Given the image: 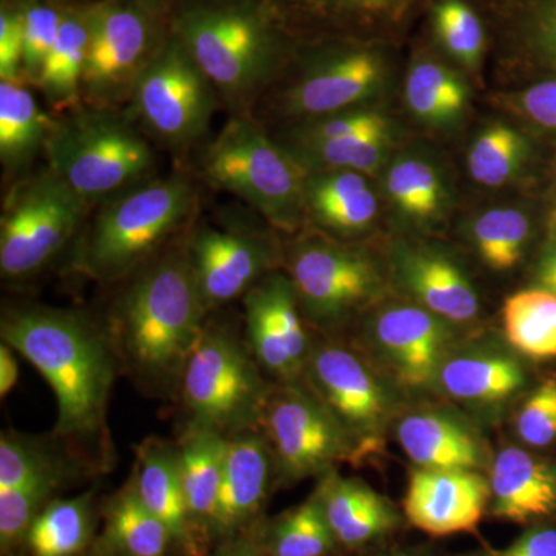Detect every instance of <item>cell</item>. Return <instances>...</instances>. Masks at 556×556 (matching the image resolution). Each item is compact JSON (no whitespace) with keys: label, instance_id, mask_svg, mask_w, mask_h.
Segmentation results:
<instances>
[{"label":"cell","instance_id":"7a4b0ae2","mask_svg":"<svg viewBox=\"0 0 556 556\" xmlns=\"http://www.w3.org/2000/svg\"><path fill=\"white\" fill-rule=\"evenodd\" d=\"M207 311L188 251H170L134 274L108 328L121 367L156 393L178 390Z\"/></svg>","mask_w":556,"mask_h":556},{"label":"cell","instance_id":"9f6ffc18","mask_svg":"<svg viewBox=\"0 0 556 556\" xmlns=\"http://www.w3.org/2000/svg\"><path fill=\"white\" fill-rule=\"evenodd\" d=\"M555 212H556V208H555Z\"/></svg>","mask_w":556,"mask_h":556},{"label":"cell","instance_id":"11a10c76","mask_svg":"<svg viewBox=\"0 0 556 556\" xmlns=\"http://www.w3.org/2000/svg\"><path fill=\"white\" fill-rule=\"evenodd\" d=\"M79 556H104L101 555L100 552L97 551V548L91 547L89 552H86V554L79 555Z\"/></svg>","mask_w":556,"mask_h":556},{"label":"cell","instance_id":"1f68e13d","mask_svg":"<svg viewBox=\"0 0 556 556\" xmlns=\"http://www.w3.org/2000/svg\"><path fill=\"white\" fill-rule=\"evenodd\" d=\"M470 101L466 80L434 60L413 62L405 79V102L412 115L427 126L444 129L464 118Z\"/></svg>","mask_w":556,"mask_h":556},{"label":"cell","instance_id":"f1b7e54d","mask_svg":"<svg viewBox=\"0 0 556 556\" xmlns=\"http://www.w3.org/2000/svg\"><path fill=\"white\" fill-rule=\"evenodd\" d=\"M94 548L104 556H181L174 536L137 495L131 481L101 504Z\"/></svg>","mask_w":556,"mask_h":556},{"label":"cell","instance_id":"83f0119b","mask_svg":"<svg viewBox=\"0 0 556 556\" xmlns=\"http://www.w3.org/2000/svg\"><path fill=\"white\" fill-rule=\"evenodd\" d=\"M383 186L397 217L409 228H437L447 217L452 186L441 163L428 153H399L386 167Z\"/></svg>","mask_w":556,"mask_h":556},{"label":"cell","instance_id":"bcb514c9","mask_svg":"<svg viewBox=\"0 0 556 556\" xmlns=\"http://www.w3.org/2000/svg\"><path fill=\"white\" fill-rule=\"evenodd\" d=\"M24 27L21 14L2 10L0 13V79H24Z\"/></svg>","mask_w":556,"mask_h":556},{"label":"cell","instance_id":"9a60e30c","mask_svg":"<svg viewBox=\"0 0 556 556\" xmlns=\"http://www.w3.org/2000/svg\"><path fill=\"white\" fill-rule=\"evenodd\" d=\"M525 356L495 339H466L439 368L433 393L477 419L495 420L530 390Z\"/></svg>","mask_w":556,"mask_h":556},{"label":"cell","instance_id":"ffe728a7","mask_svg":"<svg viewBox=\"0 0 556 556\" xmlns=\"http://www.w3.org/2000/svg\"><path fill=\"white\" fill-rule=\"evenodd\" d=\"M276 486V460L265 434L254 430L229 437L218 496V543L254 530Z\"/></svg>","mask_w":556,"mask_h":556},{"label":"cell","instance_id":"4dcf8cb0","mask_svg":"<svg viewBox=\"0 0 556 556\" xmlns=\"http://www.w3.org/2000/svg\"><path fill=\"white\" fill-rule=\"evenodd\" d=\"M54 119L40 109L24 80L0 83V160L7 170L30 164L46 146Z\"/></svg>","mask_w":556,"mask_h":556},{"label":"cell","instance_id":"816d5d0a","mask_svg":"<svg viewBox=\"0 0 556 556\" xmlns=\"http://www.w3.org/2000/svg\"><path fill=\"white\" fill-rule=\"evenodd\" d=\"M16 351L7 343L0 345V396L7 397L20 380V364Z\"/></svg>","mask_w":556,"mask_h":556},{"label":"cell","instance_id":"484cf974","mask_svg":"<svg viewBox=\"0 0 556 556\" xmlns=\"http://www.w3.org/2000/svg\"><path fill=\"white\" fill-rule=\"evenodd\" d=\"M228 437L188 424L177 444L179 478L190 521L204 551L218 543L217 511Z\"/></svg>","mask_w":556,"mask_h":556},{"label":"cell","instance_id":"f907efd6","mask_svg":"<svg viewBox=\"0 0 556 556\" xmlns=\"http://www.w3.org/2000/svg\"><path fill=\"white\" fill-rule=\"evenodd\" d=\"M206 556H269L263 547L257 533V527L251 532L226 538L215 544Z\"/></svg>","mask_w":556,"mask_h":556},{"label":"cell","instance_id":"d4e9b609","mask_svg":"<svg viewBox=\"0 0 556 556\" xmlns=\"http://www.w3.org/2000/svg\"><path fill=\"white\" fill-rule=\"evenodd\" d=\"M139 500L169 529L181 556H206L190 521L181 478L177 444L148 438L135 448L130 478Z\"/></svg>","mask_w":556,"mask_h":556},{"label":"cell","instance_id":"6da1fadb","mask_svg":"<svg viewBox=\"0 0 556 556\" xmlns=\"http://www.w3.org/2000/svg\"><path fill=\"white\" fill-rule=\"evenodd\" d=\"M0 334L53 390L54 437L76 445L97 442L108 457L109 399L119 364L108 331L78 311L21 306L7 311Z\"/></svg>","mask_w":556,"mask_h":556},{"label":"cell","instance_id":"30bf717a","mask_svg":"<svg viewBox=\"0 0 556 556\" xmlns=\"http://www.w3.org/2000/svg\"><path fill=\"white\" fill-rule=\"evenodd\" d=\"M90 204L53 170L20 182L0 218V270L7 278L35 276L78 233Z\"/></svg>","mask_w":556,"mask_h":556},{"label":"cell","instance_id":"db71d44e","mask_svg":"<svg viewBox=\"0 0 556 556\" xmlns=\"http://www.w3.org/2000/svg\"><path fill=\"white\" fill-rule=\"evenodd\" d=\"M345 2L351 3V5L361 7L364 10L376 11L386 7L391 0H345Z\"/></svg>","mask_w":556,"mask_h":556},{"label":"cell","instance_id":"cb8c5ba5","mask_svg":"<svg viewBox=\"0 0 556 556\" xmlns=\"http://www.w3.org/2000/svg\"><path fill=\"white\" fill-rule=\"evenodd\" d=\"M314 493L342 552L361 554L402 525V515L390 500L361 479L340 477L338 470L318 478Z\"/></svg>","mask_w":556,"mask_h":556},{"label":"cell","instance_id":"7c38bea8","mask_svg":"<svg viewBox=\"0 0 556 556\" xmlns=\"http://www.w3.org/2000/svg\"><path fill=\"white\" fill-rule=\"evenodd\" d=\"M217 90L185 47H172L139 73L131 101L146 129L166 144L186 148L204 137Z\"/></svg>","mask_w":556,"mask_h":556},{"label":"cell","instance_id":"d590c367","mask_svg":"<svg viewBox=\"0 0 556 556\" xmlns=\"http://www.w3.org/2000/svg\"><path fill=\"white\" fill-rule=\"evenodd\" d=\"M504 338L532 361L556 358V295L532 287L508 295L503 306Z\"/></svg>","mask_w":556,"mask_h":556},{"label":"cell","instance_id":"ee69618b","mask_svg":"<svg viewBox=\"0 0 556 556\" xmlns=\"http://www.w3.org/2000/svg\"><path fill=\"white\" fill-rule=\"evenodd\" d=\"M22 16L24 27V78L36 84L47 54L50 53L64 21L60 11L47 5L28 7Z\"/></svg>","mask_w":556,"mask_h":556},{"label":"cell","instance_id":"b9f144b4","mask_svg":"<svg viewBox=\"0 0 556 556\" xmlns=\"http://www.w3.org/2000/svg\"><path fill=\"white\" fill-rule=\"evenodd\" d=\"M515 431L522 444L547 448L556 442V376L538 382L519 401Z\"/></svg>","mask_w":556,"mask_h":556},{"label":"cell","instance_id":"681fc988","mask_svg":"<svg viewBox=\"0 0 556 556\" xmlns=\"http://www.w3.org/2000/svg\"><path fill=\"white\" fill-rule=\"evenodd\" d=\"M533 40L536 49L556 62V0H543L533 21Z\"/></svg>","mask_w":556,"mask_h":556},{"label":"cell","instance_id":"ba28073f","mask_svg":"<svg viewBox=\"0 0 556 556\" xmlns=\"http://www.w3.org/2000/svg\"><path fill=\"white\" fill-rule=\"evenodd\" d=\"M303 382L345 430L358 463L382 453L404 393L356 345L331 336L314 339Z\"/></svg>","mask_w":556,"mask_h":556},{"label":"cell","instance_id":"836d02e7","mask_svg":"<svg viewBox=\"0 0 556 556\" xmlns=\"http://www.w3.org/2000/svg\"><path fill=\"white\" fill-rule=\"evenodd\" d=\"M257 533L269 556H339L342 552L316 493L276 518H263Z\"/></svg>","mask_w":556,"mask_h":556},{"label":"cell","instance_id":"603a6c76","mask_svg":"<svg viewBox=\"0 0 556 556\" xmlns=\"http://www.w3.org/2000/svg\"><path fill=\"white\" fill-rule=\"evenodd\" d=\"M489 515L533 526L556 517V463L529 450H500L490 463Z\"/></svg>","mask_w":556,"mask_h":556},{"label":"cell","instance_id":"74e56055","mask_svg":"<svg viewBox=\"0 0 556 556\" xmlns=\"http://www.w3.org/2000/svg\"><path fill=\"white\" fill-rule=\"evenodd\" d=\"M529 156L530 144L521 131L501 121L486 124L468 149V175L482 188L501 189L515 181Z\"/></svg>","mask_w":556,"mask_h":556},{"label":"cell","instance_id":"8fae6325","mask_svg":"<svg viewBox=\"0 0 556 556\" xmlns=\"http://www.w3.org/2000/svg\"><path fill=\"white\" fill-rule=\"evenodd\" d=\"M260 431L276 460L277 485L321 478L339 464H361L345 430L305 382L273 387Z\"/></svg>","mask_w":556,"mask_h":556},{"label":"cell","instance_id":"ac0fdd59","mask_svg":"<svg viewBox=\"0 0 556 556\" xmlns=\"http://www.w3.org/2000/svg\"><path fill=\"white\" fill-rule=\"evenodd\" d=\"M89 24L84 93L100 105L130 97L139 73L148 65V22L138 11L105 7L89 14Z\"/></svg>","mask_w":556,"mask_h":556},{"label":"cell","instance_id":"f35d334b","mask_svg":"<svg viewBox=\"0 0 556 556\" xmlns=\"http://www.w3.org/2000/svg\"><path fill=\"white\" fill-rule=\"evenodd\" d=\"M72 471L64 457L38 438L14 431H3L0 437V490L16 489L43 478L70 481Z\"/></svg>","mask_w":556,"mask_h":556},{"label":"cell","instance_id":"f5cc1de1","mask_svg":"<svg viewBox=\"0 0 556 556\" xmlns=\"http://www.w3.org/2000/svg\"><path fill=\"white\" fill-rule=\"evenodd\" d=\"M358 556H437L433 552L426 548H393V551L375 552V554H364Z\"/></svg>","mask_w":556,"mask_h":556},{"label":"cell","instance_id":"9c48e42d","mask_svg":"<svg viewBox=\"0 0 556 556\" xmlns=\"http://www.w3.org/2000/svg\"><path fill=\"white\" fill-rule=\"evenodd\" d=\"M464 328L412 300H386L362 321L358 350L404 394L433 393L442 362Z\"/></svg>","mask_w":556,"mask_h":556},{"label":"cell","instance_id":"7bdbcfd3","mask_svg":"<svg viewBox=\"0 0 556 556\" xmlns=\"http://www.w3.org/2000/svg\"><path fill=\"white\" fill-rule=\"evenodd\" d=\"M387 127H391V124L382 113L375 110L351 109L306 121L292 134L289 146L316 144Z\"/></svg>","mask_w":556,"mask_h":556},{"label":"cell","instance_id":"8992f818","mask_svg":"<svg viewBox=\"0 0 556 556\" xmlns=\"http://www.w3.org/2000/svg\"><path fill=\"white\" fill-rule=\"evenodd\" d=\"M201 167L211 185L239 197L274 228L292 232L306 215V172L244 116H236L219 130L204 150Z\"/></svg>","mask_w":556,"mask_h":556},{"label":"cell","instance_id":"4fadbf2b","mask_svg":"<svg viewBox=\"0 0 556 556\" xmlns=\"http://www.w3.org/2000/svg\"><path fill=\"white\" fill-rule=\"evenodd\" d=\"M182 47L219 97L241 105L263 86L269 47L257 20L241 11H199L181 24Z\"/></svg>","mask_w":556,"mask_h":556},{"label":"cell","instance_id":"c3c4849f","mask_svg":"<svg viewBox=\"0 0 556 556\" xmlns=\"http://www.w3.org/2000/svg\"><path fill=\"white\" fill-rule=\"evenodd\" d=\"M533 287L547 289L556 295V212L548 219L546 239L533 266Z\"/></svg>","mask_w":556,"mask_h":556},{"label":"cell","instance_id":"4316f807","mask_svg":"<svg viewBox=\"0 0 556 556\" xmlns=\"http://www.w3.org/2000/svg\"><path fill=\"white\" fill-rule=\"evenodd\" d=\"M306 217L320 232L350 239L367 232L379 215V200L367 175L350 170L306 172Z\"/></svg>","mask_w":556,"mask_h":556},{"label":"cell","instance_id":"7402d4cb","mask_svg":"<svg viewBox=\"0 0 556 556\" xmlns=\"http://www.w3.org/2000/svg\"><path fill=\"white\" fill-rule=\"evenodd\" d=\"M387 68L371 51H350L314 65L288 90V113L305 121L357 109L386 86Z\"/></svg>","mask_w":556,"mask_h":556},{"label":"cell","instance_id":"5b68a950","mask_svg":"<svg viewBox=\"0 0 556 556\" xmlns=\"http://www.w3.org/2000/svg\"><path fill=\"white\" fill-rule=\"evenodd\" d=\"M273 387L247 342L228 328L206 321L177 391L189 415L188 424L229 438L260 430Z\"/></svg>","mask_w":556,"mask_h":556},{"label":"cell","instance_id":"277c9868","mask_svg":"<svg viewBox=\"0 0 556 556\" xmlns=\"http://www.w3.org/2000/svg\"><path fill=\"white\" fill-rule=\"evenodd\" d=\"M283 265L309 327L331 338L386 302L391 285L378 258L324 232L295 240Z\"/></svg>","mask_w":556,"mask_h":556},{"label":"cell","instance_id":"e575fe53","mask_svg":"<svg viewBox=\"0 0 556 556\" xmlns=\"http://www.w3.org/2000/svg\"><path fill=\"white\" fill-rule=\"evenodd\" d=\"M533 237V223L525 208L493 206L468 223L467 239L486 268L510 273L526 257Z\"/></svg>","mask_w":556,"mask_h":556},{"label":"cell","instance_id":"e0dca14e","mask_svg":"<svg viewBox=\"0 0 556 556\" xmlns=\"http://www.w3.org/2000/svg\"><path fill=\"white\" fill-rule=\"evenodd\" d=\"M391 287L457 327L478 320L481 298L459 260L448 251L420 241L399 240L387 263Z\"/></svg>","mask_w":556,"mask_h":556},{"label":"cell","instance_id":"d6986e66","mask_svg":"<svg viewBox=\"0 0 556 556\" xmlns=\"http://www.w3.org/2000/svg\"><path fill=\"white\" fill-rule=\"evenodd\" d=\"M490 484L481 471L413 468L404 497L405 519L427 535L470 533L489 514Z\"/></svg>","mask_w":556,"mask_h":556},{"label":"cell","instance_id":"ab89813d","mask_svg":"<svg viewBox=\"0 0 556 556\" xmlns=\"http://www.w3.org/2000/svg\"><path fill=\"white\" fill-rule=\"evenodd\" d=\"M68 479L53 477L0 490V554L20 555L28 530Z\"/></svg>","mask_w":556,"mask_h":556},{"label":"cell","instance_id":"3957f363","mask_svg":"<svg viewBox=\"0 0 556 556\" xmlns=\"http://www.w3.org/2000/svg\"><path fill=\"white\" fill-rule=\"evenodd\" d=\"M193 190L155 179L112 197L76 243L73 268L101 283L134 276L188 222Z\"/></svg>","mask_w":556,"mask_h":556},{"label":"cell","instance_id":"44dd1931","mask_svg":"<svg viewBox=\"0 0 556 556\" xmlns=\"http://www.w3.org/2000/svg\"><path fill=\"white\" fill-rule=\"evenodd\" d=\"M394 431L417 468L481 471L492 463L478 428L452 408L424 405L401 413Z\"/></svg>","mask_w":556,"mask_h":556},{"label":"cell","instance_id":"60d3db41","mask_svg":"<svg viewBox=\"0 0 556 556\" xmlns=\"http://www.w3.org/2000/svg\"><path fill=\"white\" fill-rule=\"evenodd\" d=\"M434 28L442 46L467 68L478 67L484 51V30L463 0H442L434 9Z\"/></svg>","mask_w":556,"mask_h":556},{"label":"cell","instance_id":"f546056e","mask_svg":"<svg viewBox=\"0 0 556 556\" xmlns=\"http://www.w3.org/2000/svg\"><path fill=\"white\" fill-rule=\"evenodd\" d=\"M101 522L97 489L53 497L35 519L17 556H79L94 546Z\"/></svg>","mask_w":556,"mask_h":556},{"label":"cell","instance_id":"7dc6e473","mask_svg":"<svg viewBox=\"0 0 556 556\" xmlns=\"http://www.w3.org/2000/svg\"><path fill=\"white\" fill-rule=\"evenodd\" d=\"M468 556H556V526L551 521L538 522L527 527L510 546L484 547Z\"/></svg>","mask_w":556,"mask_h":556},{"label":"cell","instance_id":"8d00e7d4","mask_svg":"<svg viewBox=\"0 0 556 556\" xmlns=\"http://www.w3.org/2000/svg\"><path fill=\"white\" fill-rule=\"evenodd\" d=\"M391 144L393 129L387 127L316 144L287 146L285 149L305 172L350 170L371 175L388 160Z\"/></svg>","mask_w":556,"mask_h":556},{"label":"cell","instance_id":"5bb4252c","mask_svg":"<svg viewBox=\"0 0 556 556\" xmlns=\"http://www.w3.org/2000/svg\"><path fill=\"white\" fill-rule=\"evenodd\" d=\"M247 343L274 386L303 382L313 336L285 270L258 280L243 298Z\"/></svg>","mask_w":556,"mask_h":556},{"label":"cell","instance_id":"2e32d148","mask_svg":"<svg viewBox=\"0 0 556 556\" xmlns=\"http://www.w3.org/2000/svg\"><path fill=\"white\" fill-rule=\"evenodd\" d=\"M186 251L207 313L243 299L285 260L274 237L207 226L193 233Z\"/></svg>","mask_w":556,"mask_h":556},{"label":"cell","instance_id":"d6a6232c","mask_svg":"<svg viewBox=\"0 0 556 556\" xmlns=\"http://www.w3.org/2000/svg\"><path fill=\"white\" fill-rule=\"evenodd\" d=\"M89 43V14L64 16L35 84L54 109L70 110L79 104Z\"/></svg>","mask_w":556,"mask_h":556},{"label":"cell","instance_id":"f6af8a7d","mask_svg":"<svg viewBox=\"0 0 556 556\" xmlns=\"http://www.w3.org/2000/svg\"><path fill=\"white\" fill-rule=\"evenodd\" d=\"M515 109L538 129L556 134V78L540 80L519 91Z\"/></svg>","mask_w":556,"mask_h":556},{"label":"cell","instance_id":"52a82bcc","mask_svg":"<svg viewBox=\"0 0 556 556\" xmlns=\"http://www.w3.org/2000/svg\"><path fill=\"white\" fill-rule=\"evenodd\" d=\"M43 152L49 169L89 204L134 188L153 164L149 142L105 109L54 121Z\"/></svg>","mask_w":556,"mask_h":556}]
</instances>
